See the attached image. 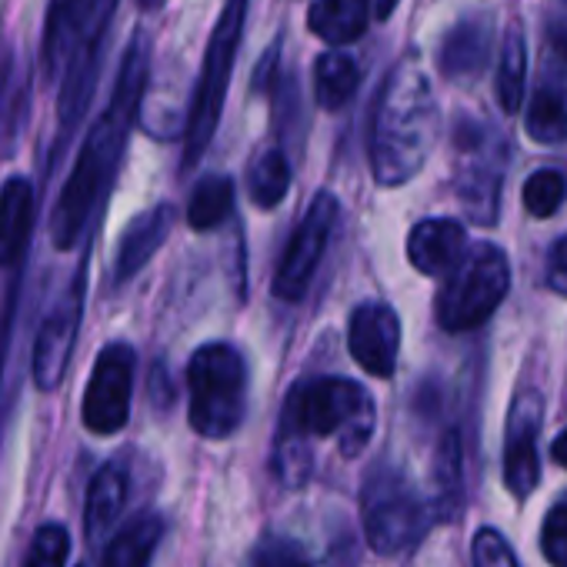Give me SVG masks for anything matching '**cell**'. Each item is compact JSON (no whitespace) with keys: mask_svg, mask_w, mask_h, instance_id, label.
I'll return each instance as SVG.
<instances>
[{"mask_svg":"<svg viewBox=\"0 0 567 567\" xmlns=\"http://www.w3.org/2000/svg\"><path fill=\"white\" fill-rule=\"evenodd\" d=\"M147 81H151V38L144 31H137L121 58V71H117L111 101L101 111V117L91 124L84 147L61 187L58 204H54V214H51L54 247L71 250L81 240L91 214L104 200V194L117 174V164L124 157L134 121L144 107Z\"/></svg>","mask_w":567,"mask_h":567,"instance_id":"6da1fadb","label":"cell"},{"mask_svg":"<svg viewBox=\"0 0 567 567\" xmlns=\"http://www.w3.org/2000/svg\"><path fill=\"white\" fill-rule=\"evenodd\" d=\"M441 114L417 54H404L381 84L368 127V161L381 187H401L421 174L437 141Z\"/></svg>","mask_w":567,"mask_h":567,"instance_id":"7a4b0ae2","label":"cell"},{"mask_svg":"<svg viewBox=\"0 0 567 567\" xmlns=\"http://www.w3.org/2000/svg\"><path fill=\"white\" fill-rule=\"evenodd\" d=\"M378 414L371 394L348 378H315L288 394V408L280 417L274 467L291 487L305 484L311 471V437H338L344 457H358L371 434Z\"/></svg>","mask_w":567,"mask_h":567,"instance_id":"3957f363","label":"cell"},{"mask_svg":"<svg viewBox=\"0 0 567 567\" xmlns=\"http://www.w3.org/2000/svg\"><path fill=\"white\" fill-rule=\"evenodd\" d=\"M121 0H51L44 18L41 41V68L48 84L58 87V121H61V147L81 127L97 78L104 64V41Z\"/></svg>","mask_w":567,"mask_h":567,"instance_id":"277c9868","label":"cell"},{"mask_svg":"<svg viewBox=\"0 0 567 567\" xmlns=\"http://www.w3.org/2000/svg\"><path fill=\"white\" fill-rule=\"evenodd\" d=\"M247 11L250 0H224V8L217 14V24L210 31L204 61H200V74H197V87L190 97V111H187V124H184V171L194 167L204 151L210 147L220 114H224V101L230 91V78H234V64H237V51L244 41V28H247Z\"/></svg>","mask_w":567,"mask_h":567,"instance_id":"5b68a950","label":"cell"},{"mask_svg":"<svg viewBox=\"0 0 567 567\" xmlns=\"http://www.w3.org/2000/svg\"><path fill=\"white\" fill-rule=\"evenodd\" d=\"M190 427L200 437H230L244 421L247 368L230 344H204L187 364Z\"/></svg>","mask_w":567,"mask_h":567,"instance_id":"8992f818","label":"cell"},{"mask_svg":"<svg viewBox=\"0 0 567 567\" xmlns=\"http://www.w3.org/2000/svg\"><path fill=\"white\" fill-rule=\"evenodd\" d=\"M507 291H511L507 254L494 244H474L447 270V280L434 305L437 324L451 334L474 331L501 308Z\"/></svg>","mask_w":567,"mask_h":567,"instance_id":"52a82bcc","label":"cell"},{"mask_svg":"<svg viewBox=\"0 0 567 567\" xmlns=\"http://www.w3.org/2000/svg\"><path fill=\"white\" fill-rule=\"evenodd\" d=\"M361 520L371 550L394 557L408 550L431 524V511L394 464H374L361 487Z\"/></svg>","mask_w":567,"mask_h":567,"instance_id":"ba28073f","label":"cell"},{"mask_svg":"<svg viewBox=\"0 0 567 567\" xmlns=\"http://www.w3.org/2000/svg\"><path fill=\"white\" fill-rule=\"evenodd\" d=\"M507 171V144L484 121L464 117L454 131V190L464 214L491 227L501 214V187Z\"/></svg>","mask_w":567,"mask_h":567,"instance_id":"9c48e42d","label":"cell"},{"mask_svg":"<svg viewBox=\"0 0 567 567\" xmlns=\"http://www.w3.org/2000/svg\"><path fill=\"white\" fill-rule=\"evenodd\" d=\"M341 204L331 190L315 194L311 207L305 210L298 230L291 234V244L284 250L277 274H274V295L280 301H301L318 274V264L331 244L334 224H338Z\"/></svg>","mask_w":567,"mask_h":567,"instance_id":"30bf717a","label":"cell"},{"mask_svg":"<svg viewBox=\"0 0 567 567\" xmlns=\"http://www.w3.org/2000/svg\"><path fill=\"white\" fill-rule=\"evenodd\" d=\"M134 368L137 358L127 344H107L97 354V364L91 371L81 417L91 434H117L131 417V394H134Z\"/></svg>","mask_w":567,"mask_h":567,"instance_id":"8fae6325","label":"cell"},{"mask_svg":"<svg viewBox=\"0 0 567 567\" xmlns=\"http://www.w3.org/2000/svg\"><path fill=\"white\" fill-rule=\"evenodd\" d=\"M81 318H84V267L74 274L68 291L58 298V305L48 311V318L38 331L31 374H34V384L41 391H54L64 381L74 344H78Z\"/></svg>","mask_w":567,"mask_h":567,"instance_id":"7c38bea8","label":"cell"},{"mask_svg":"<svg viewBox=\"0 0 567 567\" xmlns=\"http://www.w3.org/2000/svg\"><path fill=\"white\" fill-rule=\"evenodd\" d=\"M540 424H544V398L537 391L517 394L504 434V484L517 501L530 497L540 481V457H537Z\"/></svg>","mask_w":567,"mask_h":567,"instance_id":"4fadbf2b","label":"cell"},{"mask_svg":"<svg viewBox=\"0 0 567 567\" xmlns=\"http://www.w3.org/2000/svg\"><path fill=\"white\" fill-rule=\"evenodd\" d=\"M348 348L371 378H394L401 351V321L394 308L381 301L358 305L348 321Z\"/></svg>","mask_w":567,"mask_h":567,"instance_id":"5bb4252c","label":"cell"},{"mask_svg":"<svg viewBox=\"0 0 567 567\" xmlns=\"http://www.w3.org/2000/svg\"><path fill=\"white\" fill-rule=\"evenodd\" d=\"M491 41H494V28L484 14H471V18L457 21L444 34L441 51H437L441 74L454 84H474L481 78V71L487 68Z\"/></svg>","mask_w":567,"mask_h":567,"instance_id":"9a60e30c","label":"cell"},{"mask_svg":"<svg viewBox=\"0 0 567 567\" xmlns=\"http://www.w3.org/2000/svg\"><path fill=\"white\" fill-rule=\"evenodd\" d=\"M31 114V71L21 54L0 48V157H14Z\"/></svg>","mask_w":567,"mask_h":567,"instance_id":"2e32d148","label":"cell"},{"mask_svg":"<svg viewBox=\"0 0 567 567\" xmlns=\"http://www.w3.org/2000/svg\"><path fill=\"white\" fill-rule=\"evenodd\" d=\"M464 250H467L464 227L457 220H447V217L421 220L408 237V260L427 277L447 274L464 257Z\"/></svg>","mask_w":567,"mask_h":567,"instance_id":"e0dca14e","label":"cell"},{"mask_svg":"<svg viewBox=\"0 0 567 567\" xmlns=\"http://www.w3.org/2000/svg\"><path fill=\"white\" fill-rule=\"evenodd\" d=\"M174 227V204H157L144 214H137L131 220V227L124 230L121 244H117V257H114V277L117 284L131 280L167 240Z\"/></svg>","mask_w":567,"mask_h":567,"instance_id":"ac0fdd59","label":"cell"},{"mask_svg":"<svg viewBox=\"0 0 567 567\" xmlns=\"http://www.w3.org/2000/svg\"><path fill=\"white\" fill-rule=\"evenodd\" d=\"M34 230V184L28 177H8L0 187V267H14Z\"/></svg>","mask_w":567,"mask_h":567,"instance_id":"d6986e66","label":"cell"},{"mask_svg":"<svg viewBox=\"0 0 567 567\" xmlns=\"http://www.w3.org/2000/svg\"><path fill=\"white\" fill-rule=\"evenodd\" d=\"M368 24H371V0H315L308 11L311 34L334 48L364 38Z\"/></svg>","mask_w":567,"mask_h":567,"instance_id":"ffe728a7","label":"cell"},{"mask_svg":"<svg viewBox=\"0 0 567 567\" xmlns=\"http://www.w3.org/2000/svg\"><path fill=\"white\" fill-rule=\"evenodd\" d=\"M161 537H164V520L157 514H141L111 537L101 567H151Z\"/></svg>","mask_w":567,"mask_h":567,"instance_id":"44dd1931","label":"cell"},{"mask_svg":"<svg viewBox=\"0 0 567 567\" xmlns=\"http://www.w3.org/2000/svg\"><path fill=\"white\" fill-rule=\"evenodd\" d=\"M124 504H127V474L121 464H104L87 487V507H84L87 534L94 540L104 537V530H111V524L121 517Z\"/></svg>","mask_w":567,"mask_h":567,"instance_id":"7402d4cb","label":"cell"},{"mask_svg":"<svg viewBox=\"0 0 567 567\" xmlns=\"http://www.w3.org/2000/svg\"><path fill=\"white\" fill-rule=\"evenodd\" d=\"M361 87V68L344 51H328L315 61V97L324 111H341Z\"/></svg>","mask_w":567,"mask_h":567,"instance_id":"603a6c76","label":"cell"},{"mask_svg":"<svg viewBox=\"0 0 567 567\" xmlns=\"http://www.w3.org/2000/svg\"><path fill=\"white\" fill-rule=\"evenodd\" d=\"M524 81H527V44L517 21L507 24L501 58H497V101L504 114H517L524 104Z\"/></svg>","mask_w":567,"mask_h":567,"instance_id":"cb8c5ba5","label":"cell"},{"mask_svg":"<svg viewBox=\"0 0 567 567\" xmlns=\"http://www.w3.org/2000/svg\"><path fill=\"white\" fill-rule=\"evenodd\" d=\"M291 190V164L280 147H264L247 167V194L257 207L270 210Z\"/></svg>","mask_w":567,"mask_h":567,"instance_id":"d4e9b609","label":"cell"},{"mask_svg":"<svg viewBox=\"0 0 567 567\" xmlns=\"http://www.w3.org/2000/svg\"><path fill=\"white\" fill-rule=\"evenodd\" d=\"M234 210V181L224 174H207L194 184L187 200V224L194 230H214Z\"/></svg>","mask_w":567,"mask_h":567,"instance_id":"484cf974","label":"cell"},{"mask_svg":"<svg viewBox=\"0 0 567 567\" xmlns=\"http://www.w3.org/2000/svg\"><path fill=\"white\" fill-rule=\"evenodd\" d=\"M527 134L537 144L567 141V101L557 87H540L527 107Z\"/></svg>","mask_w":567,"mask_h":567,"instance_id":"4316f807","label":"cell"},{"mask_svg":"<svg viewBox=\"0 0 567 567\" xmlns=\"http://www.w3.org/2000/svg\"><path fill=\"white\" fill-rule=\"evenodd\" d=\"M434 484H437V511L454 514L461 504V437L457 431H444L434 454Z\"/></svg>","mask_w":567,"mask_h":567,"instance_id":"83f0119b","label":"cell"},{"mask_svg":"<svg viewBox=\"0 0 567 567\" xmlns=\"http://www.w3.org/2000/svg\"><path fill=\"white\" fill-rule=\"evenodd\" d=\"M567 197V181L560 171H537L524 184V207L530 217H550Z\"/></svg>","mask_w":567,"mask_h":567,"instance_id":"f1b7e54d","label":"cell"},{"mask_svg":"<svg viewBox=\"0 0 567 567\" xmlns=\"http://www.w3.org/2000/svg\"><path fill=\"white\" fill-rule=\"evenodd\" d=\"M250 567H315V560L301 540L284 537V534H267L254 547Z\"/></svg>","mask_w":567,"mask_h":567,"instance_id":"f546056e","label":"cell"},{"mask_svg":"<svg viewBox=\"0 0 567 567\" xmlns=\"http://www.w3.org/2000/svg\"><path fill=\"white\" fill-rule=\"evenodd\" d=\"M71 557V537L61 524H44L31 537L24 567H68Z\"/></svg>","mask_w":567,"mask_h":567,"instance_id":"4dcf8cb0","label":"cell"},{"mask_svg":"<svg viewBox=\"0 0 567 567\" xmlns=\"http://www.w3.org/2000/svg\"><path fill=\"white\" fill-rule=\"evenodd\" d=\"M471 560H474V567H520L514 550H511V544L494 527H481L477 530V537L471 544Z\"/></svg>","mask_w":567,"mask_h":567,"instance_id":"1f68e13d","label":"cell"},{"mask_svg":"<svg viewBox=\"0 0 567 567\" xmlns=\"http://www.w3.org/2000/svg\"><path fill=\"white\" fill-rule=\"evenodd\" d=\"M540 547H544L547 560H554L557 567H567V504H560L547 514L544 530H540Z\"/></svg>","mask_w":567,"mask_h":567,"instance_id":"d6a6232c","label":"cell"},{"mask_svg":"<svg viewBox=\"0 0 567 567\" xmlns=\"http://www.w3.org/2000/svg\"><path fill=\"white\" fill-rule=\"evenodd\" d=\"M544 61H547V74L567 87V18H557L550 28H547V51H544Z\"/></svg>","mask_w":567,"mask_h":567,"instance_id":"836d02e7","label":"cell"},{"mask_svg":"<svg viewBox=\"0 0 567 567\" xmlns=\"http://www.w3.org/2000/svg\"><path fill=\"white\" fill-rule=\"evenodd\" d=\"M547 280H550V288H554L557 295H564V298H567V237H564V240L554 247V254H550Z\"/></svg>","mask_w":567,"mask_h":567,"instance_id":"e575fe53","label":"cell"},{"mask_svg":"<svg viewBox=\"0 0 567 567\" xmlns=\"http://www.w3.org/2000/svg\"><path fill=\"white\" fill-rule=\"evenodd\" d=\"M398 4H401V0H371V11H374L378 21H388L398 11Z\"/></svg>","mask_w":567,"mask_h":567,"instance_id":"d590c367","label":"cell"},{"mask_svg":"<svg viewBox=\"0 0 567 567\" xmlns=\"http://www.w3.org/2000/svg\"><path fill=\"white\" fill-rule=\"evenodd\" d=\"M550 454H554V461L567 471V431H560L557 437H554V444H550Z\"/></svg>","mask_w":567,"mask_h":567,"instance_id":"8d00e7d4","label":"cell"},{"mask_svg":"<svg viewBox=\"0 0 567 567\" xmlns=\"http://www.w3.org/2000/svg\"><path fill=\"white\" fill-rule=\"evenodd\" d=\"M137 4L144 8V11H157V8H164L167 0H137Z\"/></svg>","mask_w":567,"mask_h":567,"instance_id":"74e56055","label":"cell"}]
</instances>
